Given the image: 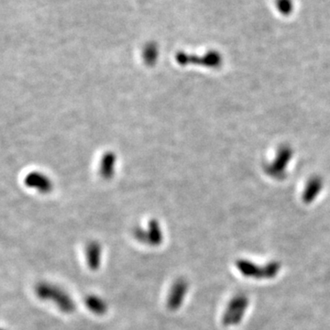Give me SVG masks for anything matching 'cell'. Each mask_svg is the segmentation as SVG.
<instances>
[{
  "label": "cell",
  "mask_w": 330,
  "mask_h": 330,
  "mask_svg": "<svg viewBox=\"0 0 330 330\" xmlns=\"http://www.w3.org/2000/svg\"><path fill=\"white\" fill-rule=\"evenodd\" d=\"M37 297L45 302H53L60 311L72 314L76 309V304L72 296L56 284L41 282L35 286Z\"/></svg>",
  "instance_id": "6da1fadb"
},
{
  "label": "cell",
  "mask_w": 330,
  "mask_h": 330,
  "mask_svg": "<svg viewBox=\"0 0 330 330\" xmlns=\"http://www.w3.org/2000/svg\"><path fill=\"white\" fill-rule=\"evenodd\" d=\"M236 266L239 272L246 278L255 280L273 279L279 274L281 264L278 261H270L265 265L260 266L248 260H238Z\"/></svg>",
  "instance_id": "7a4b0ae2"
},
{
  "label": "cell",
  "mask_w": 330,
  "mask_h": 330,
  "mask_svg": "<svg viewBox=\"0 0 330 330\" xmlns=\"http://www.w3.org/2000/svg\"><path fill=\"white\" fill-rule=\"evenodd\" d=\"M250 305V300L245 293L235 295L225 309L222 323L225 326L238 325L241 323Z\"/></svg>",
  "instance_id": "3957f363"
},
{
  "label": "cell",
  "mask_w": 330,
  "mask_h": 330,
  "mask_svg": "<svg viewBox=\"0 0 330 330\" xmlns=\"http://www.w3.org/2000/svg\"><path fill=\"white\" fill-rule=\"evenodd\" d=\"M189 289V284L184 278L175 280L170 289L166 299V307L170 311H176L183 306Z\"/></svg>",
  "instance_id": "277c9868"
},
{
  "label": "cell",
  "mask_w": 330,
  "mask_h": 330,
  "mask_svg": "<svg viewBox=\"0 0 330 330\" xmlns=\"http://www.w3.org/2000/svg\"><path fill=\"white\" fill-rule=\"evenodd\" d=\"M134 237L143 244L151 247H157L162 243L163 235L160 225L155 220H152L149 224L148 229H137L134 230Z\"/></svg>",
  "instance_id": "5b68a950"
},
{
  "label": "cell",
  "mask_w": 330,
  "mask_h": 330,
  "mask_svg": "<svg viewBox=\"0 0 330 330\" xmlns=\"http://www.w3.org/2000/svg\"><path fill=\"white\" fill-rule=\"evenodd\" d=\"M86 261L87 267L91 270H97L100 268L102 247L97 241H90L87 243L85 250Z\"/></svg>",
  "instance_id": "8992f818"
},
{
  "label": "cell",
  "mask_w": 330,
  "mask_h": 330,
  "mask_svg": "<svg viewBox=\"0 0 330 330\" xmlns=\"http://www.w3.org/2000/svg\"><path fill=\"white\" fill-rule=\"evenodd\" d=\"M85 305L89 311L96 316H103L107 312L108 306L103 298L96 294H88L85 298Z\"/></svg>",
  "instance_id": "52a82bcc"
}]
</instances>
